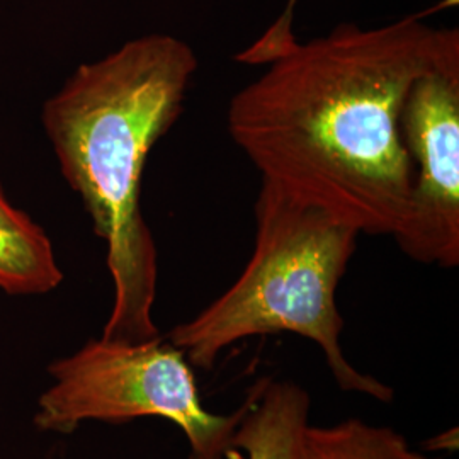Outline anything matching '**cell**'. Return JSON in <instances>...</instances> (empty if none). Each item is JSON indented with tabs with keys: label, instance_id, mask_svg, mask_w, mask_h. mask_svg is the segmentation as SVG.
<instances>
[{
	"label": "cell",
	"instance_id": "obj_1",
	"mask_svg": "<svg viewBox=\"0 0 459 459\" xmlns=\"http://www.w3.org/2000/svg\"><path fill=\"white\" fill-rule=\"evenodd\" d=\"M240 58L269 64L229 109L230 134L263 179L359 233L394 238L411 210L402 108L420 77L459 65L458 30L405 17L341 24L301 45L282 19Z\"/></svg>",
	"mask_w": 459,
	"mask_h": 459
},
{
	"label": "cell",
	"instance_id": "obj_2",
	"mask_svg": "<svg viewBox=\"0 0 459 459\" xmlns=\"http://www.w3.org/2000/svg\"><path fill=\"white\" fill-rule=\"evenodd\" d=\"M196 68L189 45L147 34L79 66L45 102L41 119L62 174L108 246L115 305L104 341L160 337L152 318L157 248L142 213V182L152 148L181 116Z\"/></svg>",
	"mask_w": 459,
	"mask_h": 459
},
{
	"label": "cell",
	"instance_id": "obj_3",
	"mask_svg": "<svg viewBox=\"0 0 459 459\" xmlns=\"http://www.w3.org/2000/svg\"><path fill=\"white\" fill-rule=\"evenodd\" d=\"M255 248L240 278L193 320L172 328L167 341L189 364L213 369L238 341L293 332L324 351L341 390L390 403L394 390L354 369L339 342L344 320L335 291L359 230L267 179L255 201Z\"/></svg>",
	"mask_w": 459,
	"mask_h": 459
},
{
	"label": "cell",
	"instance_id": "obj_4",
	"mask_svg": "<svg viewBox=\"0 0 459 459\" xmlns=\"http://www.w3.org/2000/svg\"><path fill=\"white\" fill-rule=\"evenodd\" d=\"M53 385L39 396L34 424L72 434L87 420L121 424L159 417L181 427L189 459H230L244 407L231 415L204 411L186 354L157 337L126 344L91 341L75 354L51 362Z\"/></svg>",
	"mask_w": 459,
	"mask_h": 459
},
{
	"label": "cell",
	"instance_id": "obj_5",
	"mask_svg": "<svg viewBox=\"0 0 459 459\" xmlns=\"http://www.w3.org/2000/svg\"><path fill=\"white\" fill-rule=\"evenodd\" d=\"M400 132L411 162V210L394 242L417 263L458 267L459 65L411 85Z\"/></svg>",
	"mask_w": 459,
	"mask_h": 459
},
{
	"label": "cell",
	"instance_id": "obj_6",
	"mask_svg": "<svg viewBox=\"0 0 459 459\" xmlns=\"http://www.w3.org/2000/svg\"><path fill=\"white\" fill-rule=\"evenodd\" d=\"M233 446L247 459H296L310 396L291 381L259 379L247 394Z\"/></svg>",
	"mask_w": 459,
	"mask_h": 459
},
{
	"label": "cell",
	"instance_id": "obj_7",
	"mask_svg": "<svg viewBox=\"0 0 459 459\" xmlns=\"http://www.w3.org/2000/svg\"><path fill=\"white\" fill-rule=\"evenodd\" d=\"M62 281L47 233L14 208L0 187V290L7 295H47Z\"/></svg>",
	"mask_w": 459,
	"mask_h": 459
},
{
	"label": "cell",
	"instance_id": "obj_8",
	"mask_svg": "<svg viewBox=\"0 0 459 459\" xmlns=\"http://www.w3.org/2000/svg\"><path fill=\"white\" fill-rule=\"evenodd\" d=\"M296 459H436L413 451L390 427H375L359 419L337 426L313 427L301 434Z\"/></svg>",
	"mask_w": 459,
	"mask_h": 459
}]
</instances>
